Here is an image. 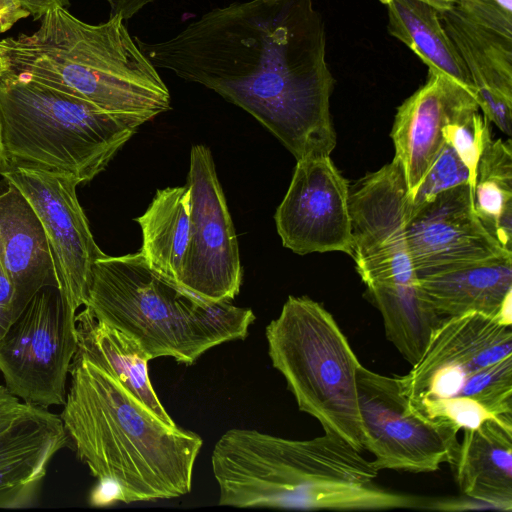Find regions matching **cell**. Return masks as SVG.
I'll use <instances>...</instances> for the list:
<instances>
[{"instance_id":"obj_31","label":"cell","mask_w":512,"mask_h":512,"mask_svg":"<svg viewBox=\"0 0 512 512\" xmlns=\"http://www.w3.org/2000/svg\"><path fill=\"white\" fill-rule=\"evenodd\" d=\"M34 20H40L47 12L69 6V0H16Z\"/></svg>"},{"instance_id":"obj_24","label":"cell","mask_w":512,"mask_h":512,"mask_svg":"<svg viewBox=\"0 0 512 512\" xmlns=\"http://www.w3.org/2000/svg\"><path fill=\"white\" fill-rule=\"evenodd\" d=\"M142 230L140 252L152 269L179 285L190 240V188L156 192L145 213L136 218Z\"/></svg>"},{"instance_id":"obj_5","label":"cell","mask_w":512,"mask_h":512,"mask_svg":"<svg viewBox=\"0 0 512 512\" xmlns=\"http://www.w3.org/2000/svg\"><path fill=\"white\" fill-rule=\"evenodd\" d=\"M84 307L133 338L150 360L172 357L187 365L215 346L244 339L255 320L249 308L185 290L152 269L140 251L99 258Z\"/></svg>"},{"instance_id":"obj_9","label":"cell","mask_w":512,"mask_h":512,"mask_svg":"<svg viewBox=\"0 0 512 512\" xmlns=\"http://www.w3.org/2000/svg\"><path fill=\"white\" fill-rule=\"evenodd\" d=\"M363 450L378 470L429 473L453 465L459 450L458 430L414 409L397 376L374 372L362 364L357 372Z\"/></svg>"},{"instance_id":"obj_29","label":"cell","mask_w":512,"mask_h":512,"mask_svg":"<svg viewBox=\"0 0 512 512\" xmlns=\"http://www.w3.org/2000/svg\"><path fill=\"white\" fill-rule=\"evenodd\" d=\"M27 404L21 402L6 386L0 385V433L25 410Z\"/></svg>"},{"instance_id":"obj_26","label":"cell","mask_w":512,"mask_h":512,"mask_svg":"<svg viewBox=\"0 0 512 512\" xmlns=\"http://www.w3.org/2000/svg\"><path fill=\"white\" fill-rule=\"evenodd\" d=\"M443 136L457 153L469 171V186L474 192L476 170L485 146L492 140L490 122L479 113L471 110L443 129Z\"/></svg>"},{"instance_id":"obj_33","label":"cell","mask_w":512,"mask_h":512,"mask_svg":"<svg viewBox=\"0 0 512 512\" xmlns=\"http://www.w3.org/2000/svg\"><path fill=\"white\" fill-rule=\"evenodd\" d=\"M437 8L439 11L450 8L457 0H422Z\"/></svg>"},{"instance_id":"obj_7","label":"cell","mask_w":512,"mask_h":512,"mask_svg":"<svg viewBox=\"0 0 512 512\" xmlns=\"http://www.w3.org/2000/svg\"><path fill=\"white\" fill-rule=\"evenodd\" d=\"M145 122L32 79L0 78L3 170L41 171L87 183Z\"/></svg>"},{"instance_id":"obj_3","label":"cell","mask_w":512,"mask_h":512,"mask_svg":"<svg viewBox=\"0 0 512 512\" xmlns=\"http://www.w3.org/2000/svg\"><path fill=\"white\" fill-rule=\"evenodd\" d=\"M59 415L78 458L98 482L132 503L181 497L191 491L202 438L156 417L115 378L73 357Z\"/></svg>"},{"instance_id":"obj_1","label":"cell","mask_w":512,"mask_h":512,"mask_svg":"<svg viewBox=\"0 0 512 512\" xmlns=\"http://www.w3.org/2000/svg\"><path fill=\"white\" fill-rule=\"evenodd\" d=\"M138 46L156 69L215 91L256 118L296 160L330 156L334 79L312 0H249L208 11Z\"/></svg>"},{"instance_id":"obj_15","label":"cell","mask_w":512,"mask_h":512,"mask_svg":"<svg viewBox=\"0 0 512 512\" xmlns=\"http://www.w3.org/2000/svg\"><path fill=\"white\" fill-rule=\"evenodd\" d=\"M441 23L471 76L479 109L512 135V14L482 2L440 11Z\"/></svg>"},{"instance_id":"obj_17","label":"cell","mask_w":512,"mask_h":512,"mask_svg":"<svg viewBox=\"0 0 512 512\" xmlns=\"http://www.w3.org/2000/svg\"><path fill=\"white\" fill-rule=\"evenodd\" d=\"M475 109L479 107L471 91L434 70L399 106L391 138L410 200L445 144L444 127Z\"/></svg>"},{"instance_id":"obj_6","label":"cell","mask_w":512,"mask_h":512,"mask_svg":"<svg viewBox=\"0 0 512 512\" xmlns=\"http://www.w3.org/2000/svg\"><path fill=\"white\" fill-rule=\"evenodd\" d=\"M410 371L397 376L410 405L461 429L512 424V330L481 313L445 317Z\"/></svg>"},{"instance_id":"obj_23","label":"cell","mask_w":512,"mask_h":512,"mask_svg":"<svg viewBox=\"0 0 512 512\" xmlns=\"http://www.w3.org/2000/svg\"><path fill=\"white\" fill-rule=\"evenodd\" d=\"M388 11V30L428 66L475 95L469 71L445 31L440 11L422 0H380Z\"/></svg>"},{"instance_id":"obj_11","label":"cell","mask_w":512,"mask_h":512,"mask_svg":"<svg viewBox=\"0 0 512 512\" xmlns=\"http://www.w3.org/2000/svg\"><path fill=\"white\" fill-rule=\"evenodd\" d=\"M349 208L351 256L366 287L417 283L406 237L410 198L400 163L394 158L358 181Z\"/></svg>"},{"instance_id":"obj_30","label":"cell","mask_w":512,"mask_h":512,"mask_svg":"<svg viewBox=\"0 0 512 512\" xmlns=\"http://www.w3.org/2000/svg\"><path fill=\"white\" fill-rule=\"evenodd\" d=\"M30 13L16 0H0V34L8 31Z\"/></svg>"},{"instance_id":"obj_32","label":"cell","mask_w":512,"mask_h":512,"mask_svg":"<svg viewBox=\"0 0 512 512\" xmlns=\"http://www.w3.org/2000/svg\"><path fill=\"white\" fill-rule=\"evenodd\" d=\"M111 8L110 16L118 15L124 20L132 18L153 0H106Z\"/></svg>"},{"instance_id":"obj_2","label":"cell","mask_w":512,"mask_h":512,"mask_svg":"<svg viewBox=\"0 0 512 512\" xmlns=\"http://www.w3.org/2000/svg\"><path fill=\"white\" fill-rule=\"evenodd\" d=\"M211 463L222 506L369 511L424 509L426 503L378 486L372 462L325 432L292 440L230 429L215 443Z\"/></svg>"},{"instance_id":"obj_22","label":"cell","mask_w":512,"mask_h":512,"mask_svg":"<svg viewBox=\"0 0 512 512\" xmlns=\"http://www.w3.org/2000/svg\"><path fill=\"white\" fill-rule=\"evenodd\" d=\"M77 349L83 358L115 378L129 393L164 423L175 422L152 387L149 357L141 346L120 330L97 320L86 308L76 314Z\"/></svg>"},{"instance_id":"obj_8","label":"cell","mask_w":512,"mask_h":512,"mask_svg":"<svg viewBox=\"0 0 512 512\" xmlns=\"http://www.w3.org/2000/svg\"><path fill=\"white\" fill-rule=\"evenodd\" d=\"M272 365L300 411L325 433L362 451L357 372L361 365L334 317L309 297L289 296L265 331Z\"/></svg>"},{"instance_id":"obj_25","label":"cell","mask_w":512,"mask_h":512,"mask_svg":"<svg viewBox=\"0 0 512 512\" xmlns=\"http://www.w3.org/2000/svg\"><path fill=\"white\" fill-rule=\"evenodd\" d=\"M473 207L483 226L495 238L499 219L505 213L512 211L510 139L491 140L485 146L476 170Z\"/></svg>"},{"instance_id":"obj_13","label":"cell","mask_w":512,"mask_h":512,"mask_svg":"<svg viewBox=\"0 0 512 512\" xmlns=\"http://www.w3.org/2000/svg\"><path fill=\"white\" fill-rule=\"evenodd\" d=\"M0 175L15 185L37 213L51 250L65 310L76 316L84 306L92 269L105 256L81 207L78 184L63 175L26 169H7Z\"/></svg>"},{"instance_id":"obj_16","label":"cell","mask_w":512,"mask_h":512,"mask_svg":"<svg viewBox=\"0 0 512 512\" xmlns=\"http://www.w3.org/2000/svg\"><path fill=\"white\" fill-rule=\"evenodd\" d=\"M407 246L416 277L436 270L512 255L487 231L469 184L409 209Z\"/></svg>"},{"instance_id":"obj_14","label":"cell","mask_w":512,"mask_h":512,"mask_svg":"<svg viewBox=\"0 0 512 512\" xmlns=\"http://www.w3.org/2000/svg\"><path fill=\"white\" fill-rule=\"evenodd\" d=\"M349 185L329 156L297 160L275 214L284 247L305 255L340 251L352 255Z\"/></svg>"},{"instance_id":"obj_4","label":"cell","mask_w":512,"mask_h":512,"mask_svg":"<svg viewBox=\"0 0 512 512\" xmlns=\"http://www.w3.org/2000/svg\"><path fill=\"white\" fill-rule=\"evenodd\" d=\"M40 20L34 33L0 40V78L32 79L146 122L171 108L167 86L121 16L94 25L57 8Z\"/></svg>"},{"instance_id":"obj_21","label":"cell","mask_w":512,"mask_h":512,"mask_svg":"<svg viewBox=\"0 0 512 512\" xmlns=\"http://www.w3.org/2000/svg\"><path fill=\"white\" fill-rule=\"evenodd\" d=\"M452 467L465 496L496 509L512 510V424L488 420L464 429Z\"/></svg>"},{"instance_id":"obj_20","label":"cell","mask_w":512,"mask_h":512,"mask_svg":"<svg viewBox=\"0 0 512 512\" xmlns=\"http://www.w3.org/2000/svg\"><path fill=\"white\" fill-rule=\"evenodd\" d=\"M417 283L442 318L474 312L497 319L512 296V255L419 275Z\"/></svg>"},{"instance_id":"obj_10","label":"cell","mask_w":512,"mask_h":512,"mask_svg":"<svg viewBox=\"0 0 512 512\" xmlns=\"http://www.w3.org/2000/svg\"><path fill=\"white\" fill-rule=\"evenodd\" d=\"M75 317L56 287L39 291L0 339L5 386L24 403L63 405L77 349Z\"/></svg>"},{"instance_id":"obj_27","label":"cell","mask_w":512,"mask_h":512,"mask_svg":"<svg viewBox=\"0 0 512 512\" xmlns=\"http://www.w3.org/2000/svg\"><path fill=\"white\" fill-rule=\"evenodd\" d=\"M463 184H469V171L454 149L445 142L411 198L410 209Z\"/></svg>"},{"instance_id":"obj_12","label":"cell","mask_w":512,"mask_h":512,"mask_svg":"<svg viewBox=\"0 0 512 512\" xmlns=\"http://www.w3.org/2000/svg\"><path fill=\"white\" fill-rule=\"evenodd\" d=\"M191 229L179 286L210 302L230 301L242 282L238 241L210 150L190 153Z\"/></svg>"},{"instance_id":"obj_18","label":"cell","mask_w":512,"mask_h":512,"mask_svg":"<svg viewBox=\"0 0 512 512\" xmlns=\"http://www.w3.org/2000/svg\"><path fill=\"white\" fill-rule=\"evenodd\" d=\"M68 443L60 416L27 404L0 433V508L29 504L50 460Z\"/></svg>"},{"instance_id":"obj_28","label":"cell","mask_w":512,"mask_h":512,"mask_svg":"<svg viewBox=\"0 0 512 512\" xmlns=\"http://www.w3.org/2000/svg\"><path fill=\"white\" fill-rule=\"evenodd\" d=\"M14 288L0 261V339L14 321Z\"/></svg>"},{"instance_id":"obj_34","label":"cell","mask_w":512,"mask_h":512,"mask_svg":"<svg viewBox=\"0 0 512 512\" xmlns=\"http://www.w3.org/2000/svg\"><path fill=\"white\" fill-rule=\"evenodd\" d=\"M4 168V152L2 144L1 126H0V173Z\"/></svg>"},{"instance_id":"obj_19","label":"cell","mask_w":512,"mask_h":512,"mask_svg":"<svg viewBox=\"0 0 512 512\" xmlns=\"http://www.w3.org/2000/svg\"><path fill=\"white\" fill-rule=\"evenodd\" d=\"M0 261L14 288V320L42 289L58 286L43 225L13 184L0 193Z\"/></svg>"}]
</instances>
